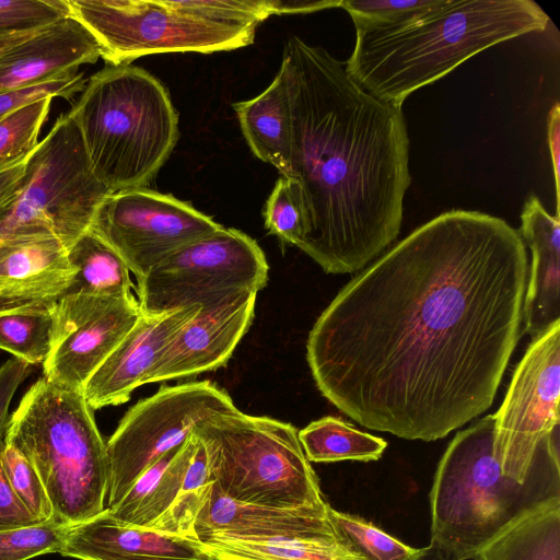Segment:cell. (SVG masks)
Segmentation results:
<instances>
[{
    "label": "cell",
    "instance_id": "ab89813d",
    "mask_svg": "<svg viewBox=\"0 0 560 560\" xmlns=\"http://www.w3.org/2000/svg\"><path fill=\"white\" fill-rule=\"evenodd\" d=\"M30 155L0 168V221L7 214L22 189Z\"/></svg>",
    "mask_w": 560,
    "mask_h": 560
},
{
    "label": "cell",
    "instance_id": "4dcf8cb0",
    "mask_svg": "<svg viewBox=\"0 0 560 560\" xmlns=\"http://www.w3.org/2000/svg\"><path fill=\"white\" fill-rule=\"evenodd\" d=\"M52 98L47 96L28 103L0 121V168L28 156L36 149Z\"/></svg>",
    "mask_w": 560,
    "mask_h": 560
},
{
    "label": "cell",
    "instance_id": "f35d334b",
    "mask_svg": "<svg viewBox=\"0 0 560 560\" xmlns=\"http://www.w3.org/2000/svg\"><path fill=\"white\" fill-rule=\"evenodd\" d=\"M31 365L16 358L9 359L0 368V438L4 436L9 422V406L20 384L28 376Z\"/></svg>",
    "mask_w": 560,
    "mask_h": 560
},
{
    "label": "cell",
    "instance_id": "cb8c5ba5",
    "mask_svg": "<svg viewBox=\"0 0 560 560\" xmlns=\"http://www.w3.org/2000/svg\"><path fill=\"white\" fill-rule=\"evenodd\" d=\"M196 541L219 560H365L335 528L311 537L202 534Z\"/></svg>",
    "mask_w": 560,
    "mask_h": 560
},
{
    "label": "cell",
    "instance_id": "9a60e30c",
    "mask_svg": "<svg viewBox=\"0 0 560 560\" xmlns=\"http://www.w3.org/2000/svg\"><path fill=\"white\" fill-rule=\"evenodd\" d=\"M140 316L133 295H63L57 301L54 339L43 376L59 387L82 392Z\"/></svg>",
    "mask_w": 560,
    "mask_h": 560
},
{
    "label": "cell",
    "instance_id": "4fadbf2b",
    "mask_svg": "<svg viewBox=\"0 0 560 560\" xmlns=\"http://www.w3.org/2000/svg\"><path fill=\"white\" fill-rule=\"evenodd\" d=\"M560 322L534 338L494 413L493 455L503 475L524 482L544 438L560 425Z\"/></svg>",
    "mask_w": 560,
    "mask_h": 560
},
{
    "label": "cell",
    "instance_id": "f546056e",
    "mask_svg": "<svg viewBox=\"0 0 560 560\" xmlns=\"http://www.w3.org/2000/svg\"><path fill=\"white\" fill-rule=\"evenodd\" d=\"M265 228L282 243L300 246L310 231L307 206L301 183L281 176L266 201Z\"/></svg>",
    "mask_w": 560,
    "mask_h": 560
},
{
    "label": "cell",
    "instance_id": "7bdbcfd3",
    "mask_svg": "<svg viewBox=\"0 0 560 560\" xmlns=\"http://www.w3.org/2000/svg\"><path fill=\"white\" fill-rule=\"evenodd\" d=\"M36 32L37 31L30 32V33L14 34V35H9V36L0 37V59L8 51H10L13 47H15L16 45L23 43L24 40L30 38L32 35H34Z\"/></svg>",
    "mask_w": 560,
    "mask_h": 560
},
{
    "label": "cell",
    "instance_id": "30bf717a",
    "mask_svg": "<svg viewBox=\"0 0 560 560\" xmlns=\"http://www.w3.org/2000/svg\"><path fill=\"white\" fill-rule=\"evenodd\" d=\"M235 410L231 396L209 381L163 386L139 400L106 443V509L115 506L147 469L183 444L200 422Z\"/></svg>",
    "mask_w": 560,
    "mask_h": 560
},
{
    "label": "cell",
    "instance_id": "6da1fadb",
    "mask_svg": "<svg viewBox=\"0 0 560 560\" xmlns=\"http://www.w3.org/2000/svg\"><path fill=\"white\" fill-rule=\"evenodd\" d=\"M525 243L503 219L450 210L352 278L310 331L322 395L359 424L435 441L492 405L522 336Z\"/></svg>",
    "mask_w": 560,
    "mask_h": 560
},
{
    "label": "cell",
    "instance_id": "e575fe53",
    "mask_svg": "<svg viewBox=\"0 0 560 560\" xmlns=\"http://www.w3.org/2000/svg\"><path fill=\"white\" fill-rule=\"evenodd\" d=\"M1 463L5 476L24 505L39 521L52 518V508L31 462L11 443L3 441Z\"/></svg>",
    "mask_w": 560,
    "mask_h": 560
},
{
    "label": "cell",
    "instance_id": "5b68a950",
    "mask_svg": "<svg viewBox=\"0 0 560 560\" xmlns=\"http://www.w3.org/2000/svg\"><path fill=\"white\" fill-rule=\"evenodd\" d=\"M95 176L112 192L145 187L178 140V114L165 86L132 65L94 73L70 109Z\"/></svg>",
    "mask_w": 560,
    "mask_h": 560
},
{
    "label": "cell",
    "instance_id": "ee69618b",
    "mask_svg": "<svg viewBox=\"0 0 560 560\" xmlns=\"http://www.w3.org/2000/svg\"><path fill=\"white\" fill-rule=\"evenodd\" d=\"M416 560H450L441 550L433 545L422 548L420 556Z\"/></svg>",
    "mask_w": 560,
    "mask_h": 560
},
{
    "label": "cell",
    "instance_id": "5bb4252c",
    "mask_svg": "<svg viewBox=\"0 0 560 560\" xmlns=\"http://www.w3.org/2000/svg\"><path fill=\"white\" fill-rule=\"evenodd\" d=\"M211 488L206 448L192 431L106 510L125 524L195 540L197 517Z\"/></svg>",
    "mask_w": 560,
    "mask_h": 560
},
{
    "label": "cell",
    "instance_id": "836d02e7",
    "mask_svg": "<svg viewBox=\"0 0 560 560\" xmlns=\"http://www.w3.org/2000/svg\"><path fill=\"white\" fill-rule=\"evenodd\" d=\"M68 527L50 518L33 526L0 530V560H30L59 553Z\"/></svg>",
    "mask_w": 560,
    "mask_h": 560
},
{
    "label": "cell",
    "instance_id": "52a82bcc",
    "mask_svg": "<svg viewBox=\"0 0 560 560\" xmlns=\"http://www.w3.org/2000/svg\"><path fill=\"white\" fill-rule=\"evenodd\" d=\"M203 443L209 479L235 501L280 509L327 511L315 471L290 423L238 409L195 429Z\"/></svg>",
    "mask_w": 560,
    "mask_h": 560
},
{
    "label": "cell",
    "instance_id": "74e56055",
    "mask_svg": "<svg viewBox=\"0 0 560 560\" xmlns=\"http://www.w3.org/2000/svg\"><path fill=\"white\" fill-rule=\"evenodd\" d=\"M4 436L0 438V530L33 526L39 522L11 487L1 463Z\"/></svg>",
    "mask_w": 560,
    "mask_h": 560
},
{
    "label": "cell",
    "instance_id": "d6a6232c",
    "mask_svg": "<svg viewBox=\"0 0 560 560\" xmlns=\"http://www.w3.org/2000/svg\"><path fill=\"white\" fill-rule=\"evenodd\" d=\"M444 0H341L355 31H371L401 24L439 7Z\"/></svg>",
    "mask_w": 560,
    "mask_h": 560
},
{
    "label": "cell",
    "instance_id": "ffe728a7",
    "mask_svg": "<svg viewBox=\"0 0 560 560\" xmlns=\"http://www.w3.org/2000/svg\"><path fill=\"white\" fill-rule=\"evenodd\" d=\"M521 221L518 233L532 252L522 335L534 339L560 322V221L534 195L524 203Z\"/></svg>",
    "mask_w": 560,
    "mask_h": 560
},
{
    "label": "cell",
    "instance_id": "9c48e42d",
    "mask_svg": "<svg viewBox=\"0 0 560 560\" xmlns=\"http://www.w3.org/2000/svg\"><path fill=\"white\" fill-rule=\"evenodd\" d=\"M68 14L97 40L108 65H130L141 56L232 50L250 45L254 28L203 21L168 0H63Z\"/></svg>",
    "mask_w": 560,
    "mask_h": 560
},
{
    "label": "cell",
    "instance_id": "d6986e66",
    "mask_svg": "<svg viewBox=\"0 0 560 560\" xmlns=\"http://www.w3.org/2000/svg\"><path fill=\"white\" fill-rule=\"evenodd\" d=\"M102 51L94 36L67 15L37 31L0 59V92L22 89L78 72Z\"/></svg>",
    "mask_w": 560,
    "mask_h": 560
},
{
    "label": "cell",
    "instance_id": "3957f363",
    "mask_svg": "<svg viewBox=\"0 0 560 560\" xmlns=\"http://www.w3.org/2000/svg\"><path fill=\"white\" fill-rule=\"evenodd\" d=\"M549 23L532 0H444L394 26L355 31L347 73L374 97L401 107L416 90L440 80L482 50Z\"/></svg>",
    "mask_w": 560,
    "mask_h": 560
},
{
    "label": "cell",
    "instance_id": "60d3db41",
    "mask_svg": "<svg viewBox=\"0 0 560 560\" xmlns=\"http://www.w3.org/2000/svg\"><path fill=\"white\" fill-rule=\"evenodd\" d=\"M547 141L552 164L556 188V217L559 218L560 203V106L558 103L550 109L547 119Z\"/></svg>",
    "mask_w": 560,
    "mask_h": 560
},
{
    "label": "cell",
    "instance_id": "1f68e13d",
    "mask_svg": "<svg viewBox=\"0 0 560 560\" xmlns=\"http://www.w3.org/2000/svg\"><path fill=\"white\" fill-rule=\"evenodd\" d=\"M168 3L197 19L240 28H254L277 14L275 0H185Z\"/></svg>",
    "mask_w": 560,
    "mask_h": 560
},
{
    "label": "cell",
    "instance_id": "603a6c76",
    "mask_svg": "<svg viewBox=\"0 0 560 560\" xmlns=\"http://www.w3.org/2000/svg\"><path fill=\"white\" fill-rule=\"evenodd\" d=\"M232 106L253 153L275 166L281 176L291 177V106L283 71L279 69L262 93Z\"/></svg>",
    "mask_w": 560,
    "mask_h": 560
},
{
    "label": "cell",
    "instance_id": "d4e9b609",
    "mask_svg": "<svg viewBox=\"0 0 560 560\" xmlns=\"http://www.w3.org/2000/svg\"><path fill=\"white\" fill-rule=\"evenodd\" d=\"M472 560H560V498L521 515Z\"/></svg>",
    "mask_w": 560,
    "mask_h": 560
},
{
    "label": "cell",
    "instance_id": "7a4b0ae2",
    "mask_svg": "<svg viewBox=\"0 0 560 560\" xmlns=\"http://www.w3.org/2000/svg\"><path fill=\"white\" fill-rule=\"evenodd\" d=\"M280 69L291 106V177L310 219L299 248L327 273L355 272L400 231L411 182L405 115L298 36L288 39Z\"/></svg>",
    "mask_w": 560,
    "mask_h": 560
},
{
    "label": "cell",
    "instance_id": "e0dca14e",
    "mask_svg": "<svg viewBox=\"0 0 560 560\" xmlns=\"http://www.w3.org/2000/svg\"><path fill=\"white\" fill-rule=\"evenodd\" d=\"M200 307L195 304L156 315L141 314L84 385L82 394L89 406L95 410L129 400L136 388L147 384L163 350Z\"/></svg>",
    "mask_w": 560,
    "mask_h": 560
},
{
    "label": "cell",
    "instance_id": "d590c367",
    "mask_svg": "<svg viewBox=\"0 0 560 560\" xmlns=\"http://www.w3.org/2000/svg\"><path fill=\"white\" fill-rule=\"evenodd\" d=\"M67 15L63 0H0V37L38 31Z\"/></svg>",
    "mask_w": 560,
    "mask_h": 560
},
{
    "label": "cell",
    "instance_id": "ba28073f",
    "mask_svg": "<svg viewBox=\"0 0 560 560\" xmlns=\"http://www.w3.org/2000/svg\"><path fill=\"white\" fill-rule=\"evenodd\" d=\"M112 191L94 174L71 110L31 153L22 189L0 221V243L48 236L68 249Z\"/></svg>",
    "mask_w": 560,
    "mask_h": 560
},
{
    "label": "cell",
    "instance_id": "277c9868",
    "mask_svg": "<svg viewBox=\"0 0 560 560\" xmlns=\"http://www.w3.org/2000/svg\"><path fill=\"white\" fill-rule=\"evenodd\" d=\"M494 416L457 432L430 492L431 545L450 560H472L524 513L560 498L559 425L539 444L528 476L502 474L493 455Z\"/></svg>",
    "mask_w": 560,
    "mask_h": 560
},
{
    "label": "cell",
    "instance_id": "4316f807",
    "mask_svg": "<svg viewBox=\"0 0 560 560\" xmlns=\"http://www.w3.org/2000/svg\"><path fill=\"white\" fill-rule=\"evenodd\" d=\"M57 301L0 303V349L30 365L44 363L54 339Z\"/></svg>",
    "mask_w": 560,
    "mask_h": 560
},
{
    "label": "cell",
    "instance_id": "ac0fdd59",
    "mask_svg": "<svg viewBox=\"0 0 560 560\" xmlns=\"http://www.w3.org/2000/svg\"><path fill=\"white\" fill-rule=\"evenodd\" d=\"M59 553L79 560H219L196 540L125 524L107 510L69 526Z\"/></svg>",
    "mask_w": 560,
    "mask_h": 560
},
{
    "label": "cell",
    "instance_id": "2e32d148",
    "mask_svg": "<svg viewBox=\"0 0 560 560\" xmlns=\"http://www.w3.org/2000/svg\"><path fill=\"white\" fill-rule=\"evenodd\" d=\"M258 292L241 289L202 303L163 350L147 383L192 376L225 365L253 323Z\"/></svg>",
    "mask_w": 560,
    "mask_h": 560
},
{
    "label": "cell",
    "instance_id": "f1b7e54d",
    "mask_svg": "<svg viewBox=\"0 0 560 560\" xmlns=\"http://www.w3.org/2000/svg\"><path fill=\"white\" fill-rule=\"evenodd\" d=\"M327 517L335 530L365 560H416L422 548L410 547L361 516L330 505Z\"/></svg>",
    "mask_w": 560,
    "mask_h": 560
},
{
    "label": "cell",
    "instance_id": "8992f818",
    "mask_svg": "<svg viewBox=\"0 0 560 560\" xmlns=\"http://www.w3.org/2000/svg\"><path fill=\"white\" fill-rule=\"evenodd\" d=\"M93 411L82 392L59 387L43 376L24 394L4 433V441L38 474L52 518L68 526L106 510V443Z\"/></svg>",
    "mask_w": 560,
    "mask_h": 560
},
{
    "label": "cell",
    "instance_id": "7c38bea8",
    "mask_svg": "<svg viewBox=\"0 0 560 560\" xmlns=\"http://www.w3.org/2000/svg\"><path fill=\"white\" fill-rule=\"evenodd\" d=\"M221 226L189 202L140 187L109 194L90 230L119 254L138 279L173 252Z\"/></svg>",
    "mask_w": 560,
    "mask_h": 560
},
{
    "label": "cell",
    "instance_id": "8d00e7d4",
    "mask_svg": "<svg viewBox=\"0 0 560 560\" xmlns=\"http://www.w3.org/2000/svg\"><path fill=\"white\" fill-rule=\"evenodd\" d=\"M86 82L82 73H68L38 84L0 92V121L20 107L47 96L70 98Z\"/></svg>",
    "mask_w": 560,
    "mask_h": 560
},
{
    "label": "cell",
    "instance_id": "83f0119b",
    "mask_svg": "<svg viewBox=\"0 0 560 560\" xmlns=\"http://www.w3.org/2000/svg\"><path fill=\"white\" fill-rule=\"evenodd\" d=\"M298 434L307 460L315 463L377 460L387 446L382 438L330 416L311 422Z\"/></svg>",
    "mask_w": 560,
    "mask_h": 560
},
{
    "label": "cell",
    "instance_id": "484cf974",
    "mask_svg": "<svg viewBox=\"0 0 560 560\" xmlns=\"http://www.w3.org/2000/svg\"><path fill=\"white\" fill-rule=\"evenodd\" d=\"M75 269L68 294L96 296H131L129 268L119 254L91 230L83 233L68 249Z\"/></svg>",
    "mask_w": 560,
    "mask_h": 560
},
{
    "label": "cell",
    "instance_id": "8fae6325",
    "mask_svg": "<svg viewBox=\"0 0 560 560\" xmlns=\"http://www.w3.org/2000/svg\"><path fill=\"white\" fill-rule=\"evenodd\" d=\"M266 256L244 232L221 226L173 252L137 279L142 315H156L241 289L261 290L268 281Z\"/></svg>",
    "mask_w": 560,
    "mask_h": 560
},
{
    "label": "cell",
    "instance_id": "44dd1931",
    "mask_svg": "<svg viewBox=\"0 0 560 560\" xmlns=\"http://www.w3.org/2000/svg\"><path fill=\"white\" fill-rule=\"evenodd\" d=\"M75 269L66 246L40 236L0 243V303L58 301Z\"/></svg>",
    "mask_w": 560,
    "mask_h": 560
},
{
    "label": "cell",
    "instance_id": "7402d4cb",
    "mask_svg": "<svg viewBox=\"0 0 560 560\" xmlns=\"http://www.w3.org/2000/svg\"><path fill=\"white\" fill-rule=\"evenodd\" d=\"M329 508V506H328ZM327 511L280 509L235 501L213 486L195 525L202 534L232 537H311L331 533Z\"/></svg>",
    "mask_w": 560,
    "mask_h": 560
},
{
    "label": "cell",
    "instance_id": "b9f144b4",
    "mask_svg": "<svg viewBox=\"0 0 560 560\" xmlns=\"http://www.w3.org/2000/svg\"><path fill=\"white\" fill-rule=\"evenodd\" d=\"M277 14L288 13H311L331 8H340L341 0H322V1H288L275 0Z\"/></svg>",
    "mask_w": 560,
    "mask_h": 560
}]
</instances>
